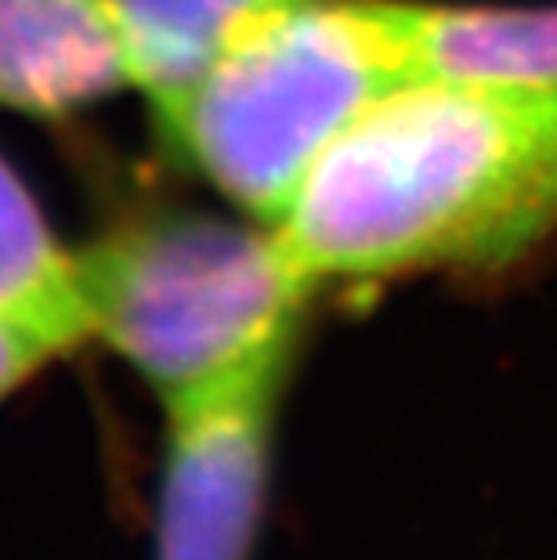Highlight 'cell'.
<instances>
[{
  "label": "cell",
  "mask_w": 557,
  "mask_h": 560,
  "mask_svg": "<svg viewBox=\"0 0 557 560\" xmlns=\"http://www.w3.org/2000/svg\"><path fill=\"white\" fill-rule=\"evenodd\" d=\"M91 337L84 293L0 312V398Z\"/></svg>",
  "instance_id": "9c48e42d"
},
{
  "label": "cell",
  "mask_w": 557,
  "mask_h": 560,
  "mask_svg": "<svg viewBox=\"0 0 557 560\" xmlns=\"http://www.w3.org/2000/svg\"><path fill=\"white\" fill-rule=\"evenodd\" d=\"M413 80L395 0H301L224 47L156 127L232 207L279 224L344 130Z\"/></svg>",
  "instance_id": "7a4b0ae2"
},
{
  "label": "cell",
  "mask_w": 557,
  "mask_h": 560,
  "mask_svg": "<svg viewBox=\"0 0 557 560\" xmlns=\"http://www.w3.org/2000/svg\"><path fill=\"white\" fill-rule=\"evenodd\" d=\"M127 83L116 0H0V105L55 120Z\"/></svg>",
  "instance_id": "5b68a950"
},
{
  "label": "cell",
  "mask_w": 557,
  "mask_h": 560,
  "mask_svg": "<svg viewBox=\"0 0 557 560\" xmlns=\"http://www.w3.org/2000/svg\"><path fill=\"white\" fill-rule=\"evenodd\" d=\"M287 359L257 362L167 401L171 441L156 560H246L268 485Z\"/></svg>",
  "instance_id": "277c9868"
},
{
  "label": "cell",
  "mask_w": 557,
  "mask_h": 560,
  "mask_svg": "<svg viewBox=\"0 0 557 560\" xmlns=\"http://www.w3.org/2000/svg\"><path fill=\"white\" fill-rule=\"evenodd\" d=\"M91 337L163 401L287 359L315 293L271 224L167 210L127 221L77 254Z\"/></svg>",
  "instance_id": "3957f363"
},
{
  "label": "cell",
  "mask_w": 557,
  "mask_h": 560,
  "mask_svg": "<svg viewBox=\"0 0 557 560\" xmlns=\"http://www.w3.org/2000/svg\"><path fill=\"white\" fill-rule=\"evenodd\" d=\"M73 293H80L77 254L55 243L30 188L0 156V312Z\"/></svg>",
  "instance_id": "ba28073f"
},
{
  "label": "cell",
  "mask_w": 557,
  "mask_h": 560,
  "mask_svg": "<svg viewBox=\"0 0 557 560\" xmlns=\"http://www.w3.org/2000/svg\"><path fill=\"white\" fill-rule=\"evenodd\" d=\"M301 0H116L130 88L163 116L257 22Z\"/></svg>",
  "instance_id": "52a82bcc"
},
{
  "label": "cell",
  "mask_w": 557,
  "mask_h": 560,
  "mask_svg": "<svg viewBox=\"0 0 557 560\" xmlns=\"http://www.w3.org/2000/svg\"><path fill=\"white\" fill-rule=\"evenodd\" d=\"M417 80L557 88V4H420L395 0Z\"/></svg>",
  "instance_id": "8992f818"
},
{
  "label": "cell",
  "mask_w": 557,
  "mask_h": 560,
  "mask_svg": "<svg viewBox=\"0 0 557 560\" xmlns=\"http://www.w3.org/2000/svg\"><path fill=\"white\" fill-rule=\"evenodd\" d=\"M271 229L315 290L521 257L557 229V88L413 80L344 130Z\"/></svg>",
  "instance_id": "6da1fadb"
}]
</instances>
